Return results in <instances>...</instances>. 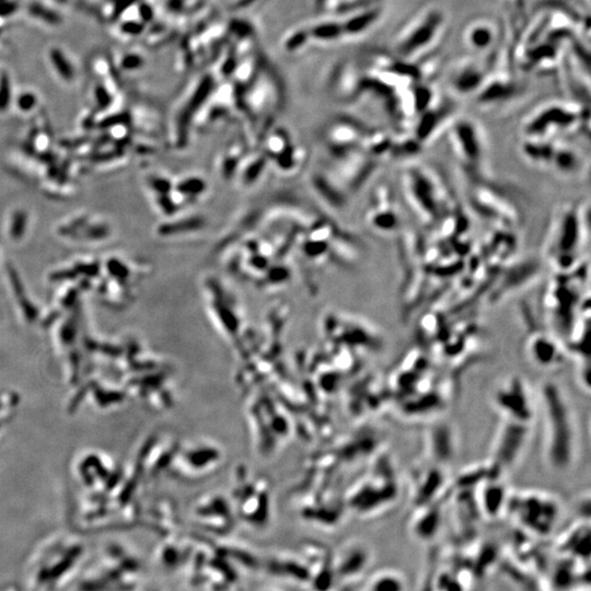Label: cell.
Listing matches in <instances>:
<instances>
[{"label": "cell", "mask_w": 591, "mask_h": 591, "mask_svg": "<svg viewBox=\"0 0 591 591\" xmlns=\"http://www.w3.org/2000/svg\"><path fill=\"white\" fill-rule=\"evenodd\" d=\"M206 226L205 218L199 215L180 216L166 226L164 230L171 236H187L201 231Z\"/></svg>", "instance_id": "cell-24"}, {"label": "cell", "mask_w": 591, "mask_h": 591, "mask_svg": "<svg viewBox=\"0 0 591 591\" xmlns=\"http://www.w3.org/2000/svg\"><path fill=\"white\" fill-rule=\"evenodd\" d=\"M365 560H366L365 553H362V551H357V553L354 554V555H352V558H350V560L344 564L343 572H356V570H358L360 568H362V564L365 563Z\"/></svg>", "instance_id": "cell-26"}, {"label": "cell", "mask_w": 591, "mask_h": 591, "mask_svg": "<svg viewBox=\"0 0 591 591\" xmlns=\"http://www.w3.org/2000/svg\"><path fill=\"white\" fill-rule=\"evenodd\" d=\"M209 191V183L202 175H182L173 182V202L177 211L191 207L197 204Z\"/></svg>", "instance_id": "cell-20"}, {"label": "cell", "mask_w": 591, "mask_h": 591, "mask_svg": "<svg viewBox=\"0 0 591 591\" xmlns=\"http://www.w3.org/2000/svg\"><path fill=\"white\" fill-rule=\"evenodd\" d=\"M492 445L494 464L498 468H511L523 454L529 438V425L501 419Z\"/></svg>", "instance_id": "cell-14"}, {"label": "cell", "mask_w": 591, "mask_h": 591, "mask_svg": "<svg viewBox=\"0 0 591 591\" xmlns=\"http://www.w3.org/2000/svg\"><path fill=\"white\" fill-rule=\"evenodd\" d=\"M589 108L577 101L546 102L533 110L521 126L523 140H568L578 132L589 136Z\"/></svg>", "instance_id": "cell-3"}, {"label": "cell", "mask_w": 591, "mask_h": 591, "mask_svg": "<svg viewBox=\"0 0 591 591\" xmlns=\"http://www.w3.org/2000/svg\"><path fill=\"white\" fill-rule=\"evenodd\" d=\"M521 95V87L507 71L491 73L480 90L476 93L478 107L483 111H494L513 102Z\"/></svg>", "instance_id": "cell-15"}, {"label": "cell", "mask_w": 591, "mask_h": 591, "mask_svg": "<svg viewBox=\"0 0 591 591\" xmlns=\"http://www.w3.org/2000/svg\"><path fill=\"white\" fill-rule=\"evenodd\" d=\"M402 191L409 209L424 225L433 226L454 209L444 180L431 169L409 166L402 173Z\"/></svg>", "instance_id": "cell-4"}, {"label": "cell", "mask_w": 591, "mask_h": 591, "mask_svg": "<svg viewBox=\"0 0 591 591\" xmlns=\"http://www.w3.org/2000/svg\"><path fill=\"white\" fill-rule=\"evenodd\" d=\"M539 402L544 459L553 470H568L578 448L577 424L572 405L560 387L551 381L542 385Z\"/></svg>", "instance_id": "cell-1"}, {"label": "cell", "mask_w": 591, "mask_h": 591, "mask_svg": "<svg viewBox=\"0 0 591 591\" xmlns=\"http://www.w3.org/2000/svg\"><path fill=\"white\" fill-rule=\"evenodd\" d=\"M535 403L527 382L519 376L499 381L492 392V404L506 421L529 425L537 412Z\"/></svg>", "instance_id": "cell-10"}, {"label": "cell", "mask_w": 591, "mask_h": 591, "mask_svg": "<svg viewBox=\"0 0 591 591\" xmlns=\"http://www.w3.org/2000/svg\"><path fill=\"white\" fill-rule=\"evenodd\" d=\"M221 461V452L216 446L199 442L180 449V473L184 478L204 476L214 471L205 464L217 466Z\"/></svg>", "instance_id": "cell-18"}, {"label": "cell", "mask_w": 591, "mask_h": 591, "mask_svg": "<svg viewBox=\"0 0 591 591\" xmlns=\"http://www.w3.org/2000/svg\"><path fill=\"white\" fill-rule=\"evenodd\" d=\"M202 293L209 318L224 338L240 343L244 333V315L234 291L214 275L202 278Z\"/></svg>", "instance_id": "cell-7"}, {"label": "cell", "mask_w": 591, "mask_h": 591, "mask_svg": "<svg viewBox=\"0 0 591 591\" xmlns=\"http://www.w3.org/2000/svg\"><path fill=\"white\" fill-rule=\"evenodd\" d=\"M372 130L354 118L336 117L324 128L322 142L332 160H335L365 150V142Z\"/></svg>", "instance_id": "cell-11"}, {"label": "cell", "mask_w": 591, "mask_h": 591, "mask_svg": "<svg viewBox=\"0 0 591 591\" xmlns=\"http://www.w3.org/2000/svg\"><path fill=\"white\" fill-rule=\"evenodd\" d=\"M487 180L472 181L470 191L472 209L498 229H515L521 225V214L513 199L503 189L491 187Z\"/></svg>", "instance_id": "cell-9"}, {"label": "cell", "mask_w": 591, "mask_h": 591, "mask_svg": "<svg viewBox=\"0 0 591 591\" xmlns=\"http://www.w3.org/2000/svg\"><path fill=\"white\" fill-rule=\"evenodd\" d=\"M445 12L435 6L424 8L399 30L392 41L397 58L417 63L434 52L446 34Z\"/></svg>", "instance_id": "cell-5"}, {"label": "cell", "mask_w": 591, "mask_h": 591, "mask_svg": "<svg viewBox=\"0 0 591 591\" xmlns=\"http://www.w3.org/2000/svg\"><path fill=\"white\" fill-rule=\"evenodd\" d=\"M509 493L504 485H499L495 481L494 485H487L486 490L481 493L480 506L485 515L490 518H495L501 511L506 509Z\"/></svg>", "instance_id": "cell-23"}, {"label": "cell", "mask_w": 591, "mask_h": 591, "mask_svg": "<svg viewBox=\"0 0 591 591\" xmlns=\"http://www.w3.org/2000/svg\"><path fill=\"white\" fill-rule=\"evenodd\" d=\"M260 150L264 152L271 166L278 172L291 175L305 162V155L284 128H271L261 140Z\"/></svg>", "instance_id": "cell-12"}, {"label": "cell", "mask_w": 591, "mask_h": 591, "mask_svg": "<svg viewBox=\"0 0 591 591\" xmlns=\"http://www.w3.org/2000/svg\"><path fill=\"white\" fill-rule=\"evenodd\" d=\"M589 242V205L587 202L564 205L552 218L544 242V258L555 273H568L585 260Z\"/></svg>", "instance_id": "cell-2"}, {"label": "cell", "mask_w": 591, "mask_h": 591, "mask_svg": "<svg viewBox=\"0 0 591 591\" xmlns=\"http://www.w3.org/2000/svg\"><path fill=\"white\" fill-rule=\"evenodd\" d=\"M492 67L487 61L481 62L471 58L458 65L450 79L452 90L461 97L476 95L490 76Z\"/></svg>", "instance_id": "cell-19"}, {"label": "cell", "mask_w": 591, "mask_h": 591, "mask_svg": "<svg viewBox=\"0 0 591 591\" xmlns=\"http://www.w3.org/2000/svg\"><path fill=\"white\" fill-rule=\"evenodd\" d=\"M407 582L402 575L395 570H387L377 575L370 586V591H405Z\"/></svg>", "instance_id": "cell-25"}, {"label": "cell", "mask_w": 591, "mask_h": 591, "mask_svg": "<svg viewBox=\"0 0 591 591\" xmlns=\"http://www.w3.org/2000/svg\"><path fill=\"white\" fill-rule=\"evenodd\" d=\"M506 509L521 527L538 535H549L560 519L558 498L541 491L509 493Z\"/></svg>", "instance_id": "cell-8"}, {"label": "cell", "mask_w": 591, "mask_h": 591, "mask_svg": "<svg viewBox=\"0 0 591 591\" xmlns=\"http://www.w3.org/2000/svg\"><path fill=\"white\" fill-rule=\"evenodd\" d=\"M251 146L252 145L248 137L242 140L240 136H236L224 146L217 160L218 174L223 180L234 179L241 161L250 152L248 148Z\"/></svg>", "instance_id": "cell-21"}, {"label": "cell", "mask_w": 591, "mask_h": 591, "mask_svg": "<svg viewBox=\"0 0 591 591\" xmlns=\"http://www.w3.org/2000/svg\"><path fill=\"white\" fill-rule=\"evenodd\" d=\"M366 218L370 229L381 236H393L401 228L400 211L392 189L386 183L375 187Z\"/></svg>", "instance_id": "cell-13"}, {"label": "cell", "mask_w": 591, "mask_h": 591, "mask_svg": "<svg viewBox=\"0 0 591 591\" xmlns=\"http://www.w3.org/2000/svg\"><path fill=\"white\" fill-rule=\"evenodd\" d=\"M501 40V31L490 20H474L464 28V46L471 53L486 59L493 65L496 62Z\"/></svg>", "instance_id": "cell-16"}, {"label": "cell", "mask_w": 591, "mask_h": 591, "mask_svg": "<svg viewBox=\"0 0 591 591\" xmlns=\"http://www.w3.org/2000/svg\"><path fill=\"white\" fill-rule=\"evenodd\" d=\"M566 352L556 338L543 332H537L528 338L525 354L532 364L540 369H556L565 362Z\"/></svg>", "instance_id": "cell-17"}, {"label": "cell", "mask_w": 591, "mask_h": 591, "mask_svg": "<svg viewBox=\"0 0 591 591\" xmlns=\"http://www.w3.org/2000/svg\"><path fill=\"white\" fill-rule=\"evenodd\" d=\"M447 137L452 155L471 180H487L488 152L480 125L471 118H454L447 128Z\"/></svg>", "instance_id": "cell-6"}, {"label": "cell", "mask_w": 591, "mask_h": 591, "mask_svg": "<svg viewBox=\"0 0 591 591\" xmlns=\"http://www.w3.org/2000/svg\"><path fill=\"white\" fill-rule=\"evenodd\" d=\"M270 166L264 152L258 148L253 152H249L244 157L234 179L242 189H250L260 182Z\"/></svg>", "instance_id": "cell-22"}, {"label": "cell", "mask_w": 591, "mask_h": 591, "mask_svg": "<svg viewBox=\"0 0 591 591\" xmlns=\"http://www.w3.org/2000/svg\"><path fill=\"white\" fill-rule=\"evenodd\" d=\"M511 1H513V7L516 8V14H518L519 17L521 16V19H523V14H525V0H511Z\"/></svg>", "instance_id": "cell-27"}]
</instances>
